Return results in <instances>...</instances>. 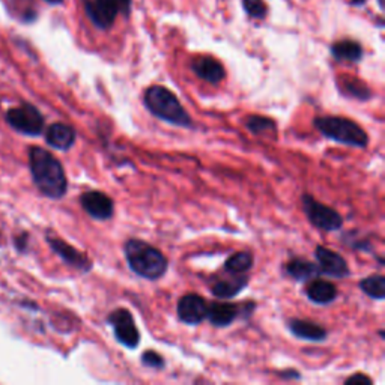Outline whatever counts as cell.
Here are the masks:
<instances>
[{"label": "cell", "mask_w": 385, "mask_h": 385, "mask_svg": "<svg viewBox=\"0 0 385 385\" xmlns=\"http://www.w3.org/2000/svg\"><path fill=\"white\" fill-rule=\"evenodd\" d=\"M344 384H347V385H355V384L370 385L371 384V379L369 376H366L364 374H355L354 376H351V378H348L347 381H344Z\"/></svg>", "instance_id": "obj_27"}, {"label": "cell", "mask_w": 385, "mask_h": 385, "mask_svg": "<svg viewBox=\"0 0 385 385\" xmlns=\"http://www.w3.org/2000/svg\"><path fill=\"white\" fill-rule=\"evenodd\" d=\"M285 270H286V274L297 282L313 280L315 277L321 274L320 268H317V265H315L313 262H310L307 259H302V258L290 259L285 265Z\"/></svg>", "instance_id": "obj_18"}, {"label": "cell", "mask_w": 385, "mask_h": 385, "mask_svg": "<svg viewBox=\"0 0 385 385\" xmlns=\"http://www.w3.org/2000/svg\"><path fill=\"white\" fill-rule=\"evenodd\" d=\"M360 289L371 300L382 301L385 298V277L381 274L369 275L358 283Z\"/></svg>", "instance_id": "obj_24"}, {"label": "cell", "mask_w": 385, "mask_h": 385, "mask_svg": "<svg viewBox=\"0 0 385 385\" xmlns=\"http://www.w3.org/2000/svg\"><path fill=\"white\" fill-rule=\"evenodd\" d=\"M107 322L112 325L113 333L116 340L124 344L128 349H135L139 347L140 343V333L136 327L135 317L127 309H116L113 310L109 317Z\"/></svg>", "instance_id": "obj_8"}, {"label": "cell", "mask_w": 385, "mask_h": 385, "mask_svg": "<svg viewBox=\"0 0 385 385\" xmlns=\"http://www.w3.org/2000/svg\"><path fill=\"white\" fill-rule=\"evenodd\" d=\"M305 294H307L309 300L313 301L315 304L325 305L333 302L337 298V288L328 280L313 278L307 289H305Z\"/></svg>", "instance_id": "obj_17"}, {"label": "cell", "mask_w": 385, "mask_h": 385, "mask_svg": "<svg viewBox=\"0 0 385 385\" xmlns=\"http://www.w3.org/2000/svg\"><path fill=\"white\" fill-rule=\"evenodd\" d=\"M253 262H255V258H253V255L248 253V251H238V253L232 255L228 260H226L224 270L232 275L244 274L251 270V267H253Z\"/></svg>", "instance_id": "obj_21"}, {"label": "cell", "mask_w": 385, "mask_h": 385, "mask_svg": "<svg viewBox=\"0 0 385 385\" xmlns=\"http://www.w3.org/2000/svg\"><path fill=\"white\" fill-rule=\"evenodd\" d=\"M313 125L322 136L354 148H366L369 143L367 132L352 119L343 116H317Z\"/></svg>", "instance_id": "obj_4"}, {"label": "cell", "mask_w": 385, "mask_h": 385, "mask_svg": "<svg viewBox=\"0 0 385 385\" xmlns=\"http://www.w3.org/2000/svg\"><path fill=\"white\" fill-rule=\"evenodd\" d=\"M125 259L130 270L146 280H158L169 268V260L162 250L139 238H131L124 246Z\"/></svg>", "instance_id": "obj_2"}, {"label": "cell", "mask_w": 385, "mask_h": 385, "mask_svg": "<svg viewBox=\"0 0 385 385\" xmlns=\"http://www.w3.org/2000/svg\"><path fill=\"white\" fill-rule=\"evenodd\" d=\"M176 312L179 321L187 325H199L206 320L208 302L197 294H187L179 298Z\"/></svg>", "instance_id": "obj_9"}, {"label": "cell", "mask_w": 385, "mask_h": 385, "mask_svg": "<svg viewBox=\"0 0 385 385\" xmlns=\"http://www.w3.org/2000/svg\"><path fill=\"white\" fill-rule=\"evenodd\" d=\"M339 85L342 88L343 94L349 95L351 98L367 101L371 97L370 89L363 82H360V80H358V78H355V77H342Z\"/></svg>", "instance_id": "obj_23"}, {"label": "cell", "mask_w": 385, "mask_h": 385, "mask_svg": "<svg viewBox=\"0 0 385 385\" xmlns=\"http://www.w3.org/2000/svg\"><path fill=\"white\" fill-rule=\"evenodd\" d=\"M378 2H379V5H381V8H384V4H382V0H378Z\"/></svg>", "instance_id": "obj_30"}, {"label": "cell", "mask_w": 385, "mask_h": 385, "mask_svg": "<svg viewBox=\"0 0 385 385\" xmlns=\"http://www.w3.org/2000/svg\"><path fill=\"white\" fill-rule=\"evenodd\" d=\"M290 333L298 339L307 342H322L327 339L328 331L320 324L305 320H290L288 322Z\"/></svg>", "instance_id": "obj_16"}, {"label": "cell", "mask_w": 385, "mask_h": 385, "mask_svg": "<svg viewBox=\"0 0 385 385\" xmlns=\"http://www.w3.org/2000/svg\"><path fill=\"white\" fill-rule=\"evenodd\" d=\"M47 4H51V5H60L63 0H46Z\"/></svg>", "instance_id": "obj_28"}, {"label": "cell", "mask_w": 385, "mask_h": 385, "mask_svg": "<svg viewBox=\"0 0 385 385\" xmlns=\"http://www.w3.org/2000/svg\"><path fill=\"white\" fill-rule=\"evenodd\" d=\"M80 204L88 214L95 220H109L113 217L115 204L112 197H109L102 191H86L80 196Z\"/></svg>", "instance_id": "obj_11"}, {"label": "cell", "mask_w": 385, "mask_h": 385, "mask_svg": "<svg viewBox=\"0 0 385 385\" xmlns=\"http://www.w3.org/2000/svg\"><path fill=\"white\" fill-rule=\"evenodd\" d=\"M46 140L55 149L68 151L75 143V130L66 124H53L46 132Z\"/></svg>", "instance_id": "obj_15"}, {"label": "cell", "mask_w": 385, "mask_h": 385, "mask_svg": "<svg viewBox=\"0 0 385 385\" xmlns=\"http://www.w3.org/2000/svg\"><path fill=\"white\" fill-rule=\"evenodd\" d=\"M142 363L146 367L157 369V370L164 369V366H166L164 358L158 352H155V351H144V354L142 355Z\"/></svg>", "instance_id": "obj_26"}, {"label": "cell", "mask_w": 385, "mask_h": 385, "mask_svg": "<svg viewBox=\"0 0 385 385\" xmlns=\"http://www.w3.org/2000/svg\"><path fill=\"white\" fill-rule=\"evenodd\" d=\"M331 55L336 60H347V62H358L363 58V48L362 46L351 41V39H344L339 41L331 47Z\"/></svg>", "instance_id": "obj_20"}, {"label": "cell", "mask_w": 385, "mask_h": 385, "mask_svg": "<svg viewBox=\"0 0 385 385\" xmlns=\"http://www.w3.org/2000/svg\"><path fill=\"white\" fill-rule=\"evenodd\" d=\"M143 104L160 121L182 128H193L190 113L182 107L181 101L174 92L164 86L154 85L146 89L143 94Z\"/></svg>", "instance_id": "obj_3"}, {"label": "cell", "mask_w": 385, "mask_h": 385, "mask_svg": "<svg viewBox=\"0 0 385 385\" xmlns=\"http://www.w3.org/2000/svg\"><path fill=\"white\" fill-rule=\"evenodd\" d=\"M31 172L38 190L50 199H60L68 190L65 170L58 158L43 148L29 151Z\"/></svg>", "instance_id": "obj_1"}, {"label": "cell", "mask_w": 385, "mask_h": 385, "mask_svg": "<svg viewBox=\"0 0 385 385\" xmlns=\"http://www.w3.org/2000/svg\"><path fill=\"white\" fill-rule=\"evenodd\" d=\"M366 2V0H351L352 5H363Z\"/></svg>", "instance_id": "obj_29"}, {"label": "cell", "mask_w": 385, "mask_h": 385, "mask_svg": "<svg viewBox=\"0 0 385 385\" xmlns=\"http://www.w3.org/2000/svg\"><path fill=\"white\" fill-rule=\"evenodd\" d=\"M301 204L304 214L307 216L309 221L316 229H321L325 232H336L342 229L343 218L336 209L317 202L310 194H302Z\"/></svg>", "instance_id": "obj_6"}, {"label": "cell", "mask_w": 385, "mask_h": 385, "mask_svg": "<svg viewBox=\"0 0 385 385\" xmlns=\"http://www.w3.org/2000/svg\"><path fill=\"white\" fill-rule=\"evenodd\" d=\"M47 241L51 247V250L65 262L71 265V267L80 270V271H90L92 270V262L88 259L86 255L82 251H78L75 247L65 243L63 240L58 236H47Z\"/></svg>", "instance_id": "obj_12"}, {"label": "cell", "mask_w": 385, "mask_h": 385, "mask_svg": "<svg viewBox=\"0 0 385 385\" xmlns=\"http://www.w3.org/2000/svg\"><path fill=\"white\" fill-rule=\"evenodd\" d=\"M191 70L199 78H202V80L211 85L221 83L226 77L224 66L217 59L211 56L196 58L191 62Z\"/></svg>", "instance_id": "obj_13"}, {"label": "cell", "mask_w": 385, "mask_h": 385, "mask_svg": "<svg viewBox=\"0 0 385 385\" xmlns=\"http://www.w3.org/2000/svg\"><path fill=\"white\" fill-rule=\"evenodd\" d=\"M131 0H88L85 5L86 16L98 29H109L115 23L119 12L128 16Z\"/></svg>", "instance_id": "obj_5"}, {"label": "cell", "mask_w": 385, "mask_h": 385, "mask_svg": "<svg viewBox=\"0 0 385 385\" xmlns=\"http://www.w3.org/2000/svg\"><path fill=\"white\" fill-rule=\"evenodd\" d=\"M248 278L243 277L241 274H236L235 277L226 278V280H218L217 283L212 285V295L217 297L218 300H231L236 297L240 292L247 286Z\"/></svg>", "instance_id": "obj_19"}, {"label": "cell", "mask_w": 385, "mask_h": 385, "mask_svg": "<svg viewBox=\"0 0 385 385\" xmlns=\"http://www.w3.org/2000/svg\"><path fill=\"white\" fill-rule=\"evenodd\" d=\"M240 305L232 302H211L208 304L206 317L214 327H229L240 316Z\"/></svg>", "instance_id": "obj_14"}, {"label": "cell", "mask_w": 385, "mask_h": 385, "mask_svg": "<svg viewBox=\"0 0 385 385\" xmlns=\"http://www.w3.org/2000/svg\"><path fill=\"white\" fill-rule=\"evenodd\" d=\"M8 124L28 136H39L44 128V116L35 105L23 104L6 113Z\"/></svg>", "instance_id": "obj_7"}, {"label": "cell", "mask_w": 385, "mask_h": 385, "mask_svg": "<svg viewBox=\"0 0 385 385\" xmlns=\"http://www.w3.org/2000/svg\"><path fill=\"white\" fill-rule=\"evenodd\" d=\"M243 5L247 14L253 19H263L267 16V5L263 4V0H243Z\"/></svg>", "instance_id": "obj_25"}, {"label": "cell", "mask_w": 385, "mask_h": 385, "mask_svg": "<svg viewBox=\"0 0 385 385\" xmlns=\"http://www.w3.org/2000/svg\"><path fill=\"white\" fill-rule=\"evenodd\" d=\"M246 127L247 130L255 136H265V135H274L277 131V124L271 117H265L260 115H250L246 117Z\"/></svg>", "instance_id": "obj_22"}, {"label": "cell", "mask_w": 385, "mask_h": 385, "mask_svg": "<svg viewBox=\"0 0 385 385\" xmlns=\"http://www.w3.org/2000/svg\"><path fill=\"white\" fill-rule=\"evenodd\" d=\"M315 258L317 260V268L321 274H325L333 278H344L351 274L344 258L331 248L324 246H317L315 251Z\"/></svg>", "instance_id": "obj_10"}]
</instances>
